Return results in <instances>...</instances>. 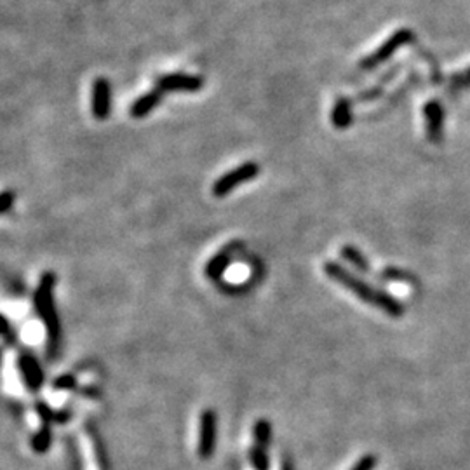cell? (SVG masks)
Returning <instances> with one entry per match:
<instances>
[{"label": "cell", "instance_id": "cell-1", "mask_svg": "<svg viewBox=\"0 0 470 470\" xmlns=\"http://www.w3.org/2000/svg\"><path fill=\"white\" fill-rule=\"evenodd\" d=\"M324 274L331 280H335V283H338L340 286H343L345 289L354 293V295H356L357 298L363 300L364 303H369V305L376 306V309H382L387 315H390V317H402V313H404L402 303H399L397 300L392 295H389L387 291L375 289L371 284H367L366 280L354 276L352 272H348L347 268H343L341 265L329 261V263L324 265Z\"/></svg>", "mask_w": 470, "mask_h": 470}, {"label": "cell", "instance_id": "cell-2", "mask_svg": "<svg viewBox=\"0 0 470 470\" xmlns=\"http://www.w3.org/2000/svg\"><path fill=\"white\" fill-rule=\"evenodd\" d=\"M54 286H56L54 272H44L34 295L35 310L47 332V352H49L51 359L56 357L60 350V341H62V321H60L56 302H54Z\"/></svg>", "mask_w": 470, "mask_h": 470}, {"label": "cell", "instance_id": "cell-3", "mask_svg": "<svg viewBox=\"0 0 470 470\" xmlns=\"http://www.w3.org/2000/svg\"><path fill=\"white\" fill-rule=\"evenodd\" d=\"M260 174V166L257 162H244V164L237 166V168L230 169L225 174H222L218 180L213 183V195L214 197H226L232 194L239 185H244L248 181L254 180Z\"/></svg>", "mask_w": 470, "mask_h": 470}, {"label": "cell", "instance_id": "cell-4", "mask_svg": "<svg viewBox=\"0 0 470 470\" xmlns=\"http://www.w3.org/2000/svg\"><path fill=\"white\" fill-rule=\"evenodd\" d=\"M203 86V77L190 73H168L157 79V89L161 92H197Z\"/></svg>", "mask_w": 470, "mask_h": 470}, {"label": "cell", "instance_id": "cell-5", "mask_svg": "<svg viewBox=\"0 0 470 470\" xmlns=\"http://www.w3.org/2000/svg\"><path fill=\"white\" fill-rule=\"evenodd\" d=\"M216 430H218V418L213 409H206L200 415L199 428V455L200 458H209L216 447Z\"/></svg>", "mask_w": 470, "mask_h": 470}, {"label": "cell", "instance_id": "cell-6", "mask_svg": "<svg viewBox=\"0 0 470 470\" xmlns=\"http://www.w3.org/2000/svg\"><path fill=\"white\" fill-rule=\"evenodd\" d=\"M92 115L98 120H107L112 110V86L105 77H98L92 84Z\"/></svg>", "mask_w": 470, "mask_h": 470}, {"label": "cell", "instance_id": "cell-7", "mask_svg": "<svg viewBox=\"0 0 470 470\" xmlns=\"http://www.w3.org/2000/svg\"><path fill=\"white\" fill-rule=\"evenodd\" d=\"M18 367L19 373H21V378H23L28 390L37 392V390L44 385V380H46L44 369L42 366H40V363H38L31 354H27V352L21 354V356L18 357Z\"/></svg>", "mask_w": 470, "mask_h": 470}, {"label": "cell", "instance_id": "cell-8", "mask_svg": "<svg viewBox=\"0 0 470 470\" xmlns=\"http://www.w3.org/2000/svg\"><path fill=\"white\" fill-rule=\"evenodd\" d=\"M425 117H427V136L432 143H439L443 136L444 114L439 101H428L425 105Z\"/></svg>", "mask_w": 470, "mask_h": 470}, {"label": "cell", "instance_id": "cell-9", "mask_svg": "<svg viewBox=\"0 0 470 470\" xmlns=\"http://www.w3.org/2000/svg\"><path fill=\"white\" fill-rule=\"evenodd\" d=\"M239 242H233L232 246L225 248L223 251H220L216 257L211 258L206 265V277L211 280H220L223 277V274L226 272L229 265L232 263V251L237 249Z\"/></svg>", "mask_w": 470, "mask_h": 470}, {"label": "cell", "instance_id": "cell-10", "mask_svg": "<svg viewBox=\"0 0 470 470\" xmlns=\"http://www.w3.org/2000/svg\"><path fill=\"white\" fill-rule=\"evenodd\" d=\"M161 100H162V92L157 88L152 89L150 92H146V94L140 96L138 100L131 105V108H129L131 117H134V119H143V117H146L153 108L159 107Z\"/></svg>", "mask_w": 470, "mask_h": 470}, {"label": "cell", "instance_id": "cell-11", "mask_svg": "<svg viewBox=\"0 0 470 470\" xmlns=\"http://www.w3.org/2000/svg\"><path fill=\"white\" fill-rule=\"evenodd\" d=\"M331 120L332 126L338 127V129H345L352 124V110H350V103H348L345 98H338L337 105L332 108L331 114Z\"/></svg>", "mask_w": 470, "mask_h": 470}, {"label": "cell", "instance_id": "cell-12", "mask_svg": "<svg viewBox=\"0 0 470 470\" xmlns=\"http://www.w3.org/2000/svg\"><path fill=\"white\" fill-rule=\"evenodd\" d=\"M404 38H406V35H404V34L394 35V37L390 38L389 42L385 44V47H383L382 51H378V53H375V54H373V56L369 57V60H367V65H364V66H366V68H373V66L378 65L380 62H383L385 57H389L390 54L394 53L395 47H397L399 44H401L402 40H404Z\"/></svg>", "mask_w": 470, "mask_h": 470}, {"label": "cell", "instance_id": "cell-13", "mask_svg": "<svg viewBox=\"0 0 470 470\" xmlns=\"http://www.w3.org/2000/svg\"><path fill=\"white\" fill-rule=\"evenodd\" d=\"M341 257H343L352 267L356 268V270L364 272V274L369 272V261H367L363 252L357 248H354V246H345V248L341 249Z\"/></svg>", "mask_w": 470, "mask_h": 470}, {"label": "cell", "instance_id": "cell-14", "mask_svg": "<svg viewBox=\"0 0 470 470\" xmlns=\"http://www.w3.org/2000/svg\"><path fill=\"white\" fill-rule=\"evenodd\" d=\"M254 439H257L258 446L267 447L270 444L272 439V427L270 421L267 420H258L254 425Z\"/></svg>", "mask_w": 470, "mask_h": 470}, {"label": "cell", "instance_id": "cell-15", "mask_svg": "<svg viewBox=\"0 0 470 470\" xmlns=\"http://www.w3.org/2000/svg\"><path fill=\"white\" fill-rule=\"evenodd\" d=\"M51 444V430H49V425H44L42 430L38 434H35L34 436V441H31V446H34L35 452L42 453L46 452L47 447H49Z\"/></svg>", "mask_w": 470, "mask_h": 470}, {"label": "cell", "instance_id": "cell-16", "mask_svg": "<svg viewBox=\"0 0 470 470\" xmlns=\"http://www.w3.org/2000/svg\"><path fill=\"white\" fill-rule=\"evenodd\" d=\"M251 463L257 470H268V456L265 453V447H252L251 449Z\"/></svg>", "mask_w": 470, "mask_h": 470}, {"label": "cell", "instance_id": "cell-17", "mask_svg": "<svg viewBox=\"0 0 470 470\" xmlns=\"http://www.w3.org/2000/svg\"><path fill=\"white\" fill-rule=\"evenodd\" d=\"M77 387V378L73 375L57 376L53 382L54 390H73Z\"/></svg>", "mask_w": 470, "mask_h": 470}, {"label": "cell", "instance_id": "cell-18", "mask_svg": "<svg viewBox=\"0 0 470 470\" xmlns=\"http://www.w3.org/2000/svg\"><path fill=\"white\" fill-rule=\"evenodd\" d=\"M382 279L383 280H413V277L409 276L408 272L387 268V270L382 274Z\"/></svg>", "mask_w": 470, "mask_h": 470}, {"label": "cell", "instance_id": "cell-19", "mask_svg": "<svg viewBox=\"0 0 470 470\" xmlns=\"http://www.w3.org/2000/svg\"><path fill=\"white\" fill-rule=\"evenodd\" d=\"M14 204V194L11 190L0 192V214L8 213Z\"/></svg>", "mask_w": 470, "mask_h": 470}, {"label": "cell", "instance_id": "cell-20", "mask_svg": "<svg viewBox=\"0 0 470 470\" xmlns=\"http://www.w3.org/2000/svg\"><path fill=\"white\" fill-rule=\"evenodd\" d=\"M376 467V456L375 455H366L352 467V470H373Z\"/></svg>", "mask_w": 470, "mask_h": 470}, {"label": "cell", "instance_id": "cell-21", "mask_svg": "<svg viewBox=\"0 0 470 470\" xmlns=\"http://www.w3.org/2000/svg\"><path fill=\"white\" fill-rule=\"evenodd\" d=\"M9 329H11V324H9L8 317L0 313V337H4V335H8Z\"/></svg>", "mask_w": 470, "mask_h": 470}, {"label": "cell", "instance_id": "cell-22", "mask_svg": "<svg viewBox=\"0 0 470 470\" xmlns=\"http://www.w3.org/2000/svg\"><path fill=\"white\" fill-rule=\"evenodd\" d=\"M0 366H2V352H0Z\"/></svg>", "mask_w": 470, "mask_h": 470}]
</instances>
